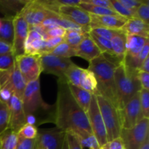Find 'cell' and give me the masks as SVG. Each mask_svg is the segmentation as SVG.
Returning a JSON list of instances; mask_svg holds the SVG:
<instances>
[{
	"instance_id": "7402d4cb",
	"label": "cell",
	"mask_w": 149,
	"mask_h": 149,
	"mask_svg": "<svg viewBox=\"0 0 149 149\" xmlns=\"http://www.w3.org/2000/svg\"><path fill=\"white\" fill-rule=\"evenodd\" d=\"M148 41V38L127 35L126 52L125 58H135L138 56L143 48L144 45Z\"/></svg>"
},
{
	"instance_id": "1f68e13d",
	"label": "cell",
	"mask_w": 149,
	"mask_h": 149,
	"mask_svg": "<svg viewBox=\"0 0 149 149\" xmlns=\"http://www.w3.org/2000/svg\"><path fill=\"white\" fill-rule=\"evenodd\" d=\"M10 112L7 104L0 100V135L9 128Z\"/></svg>"
},
{
	"instance_id": "ac0fdd59",
	"label": "cell",
	"mask_w": 149,
	"mask_h": 149,
	"mask_svg": "<svg viewBox=\"0 0 149 149\" xmlns=\"http://www.w3.org/2000/svg\"><path fill=\"white\" fill-rule=\"evenodd\" d=\"M25 54H43L45 52V39L43 35L34 29H29L24 45Z\"/></svg>"
},
{
	"instance_id": "83f0119b",
	"label": "cell",
	"mask_w": 149,
	"mask_h": 149,
	"mask_svg": "<svg viewBox=\"0 0 149 149\" xmlns=\"http://www.w3.org/2000/svg\"><path fill=\"white\" fill-rule=\"evenodd\" d=\"M78 6L90 14L94 15H118L114 10H111V9L94 6L93 4L84 2L82 0Z\"/></svg>"
},
{
	"instance_id": "5b68a950",
	"label": "cell",
	"mask_w": 149,
	"mask_h": 149,
	"mask_svg": "<svg viewBox=\"0 0 149 149\" xmlns=\"http://www.w3.org/2000/svg\"><path fill=\"white\" fill-rule=\"evenodd\" d=\"M96 98L104 122L107 141L110 142L120 137L122 127L119 111L101 95H96Z\"/></svg>"
},
{
	"instance_id": "4316f807",
	"label": "cell",
	"mask_w": 149,
	"mask_h": 149,
	"mask_svg": "<svg viewBox=\"0 0 149 149\" xmlns=\"http://www.w3.org/2000/svg\"><path fill=\"white\" fill-rule=\"evenodd\" d=\"M1 149H17V133L11 129H7L0 135Z\"/></svg>"
},
{
	"instance_id": "6da1fadb",
	"label": "cell",
	"mask_w": 149,
	"mask_h": 149,
	"mask_svg": "<svg viewBox=\"0 0 149 149\" xmlns=\"http://www.w3.org/2000/svg\"><path fill=\"white\" fill-rule=\"evenodd\" d=\"M53 118L56 127L65 132H72L77 138L93 134L87 113L74 100L65 79L58 80V93Z\"/></svg>"
},
{
	"instance_id": "603a6c76",
	"label": "cell",
	"mask_w": 149,
	"mask_h": 149,
	"mask_svg": "<svg viewBox=\"0 0 149 149\" xmlns=\"http://www.w3.org/2000/svg\"><path fill=\"white\" fill-rule=\"evenodd\" d=\"M67 84H68V89L76 102L78 103L79 106L81 108V109L84 112H87V109L90 106L93 95L80 87L72 85L68 82H67Z\"/></svg>"
},
{
	"instance_id": "d4e9b609",
	"label": "cell",
	"mask_w": 149,
	"mask_h": 149,
	"mask_svg": "<svg viewBox=\"0 0 149 149\" xmlns=\"http://www.w3.org/2000/svg\"><path fill=\"white\" fill-rule=\"evenodd\" d=\"M79 87L84 90H87L92 95H98L97 83L96 81L95 77L94 74L88 68L87 69L83 68L81 79H80Z\"/></svg>"
},
{
	"instance_id": "7a4b0ae2",
	"label": "cell",
	"mask_w": 149,
	"mask_h": 149,
	"mask_svg": "<svg viewBox=\"0 0 149 149\" xmlns=\"http://www.w3.org/2000/svg\"><path fill=\"white\" fill-rule=\"evenodd\" d=\"M119 65L102 54L90 62L88 69L94 74L98 95H101L119 110V101L114 82V71Z\"/></svg>"
},
{
	"instance_id": "2e32d148",
	"label": "cell",
	"mask_w": 149,
	"mask_h": 149,
	"mask_svg": "<svg viewBox=\"0 0 149 149\" xmlns=\"http://www.w3.org/2000/svg\"><path fill=\"white\" fill-rule=\"evenodd\" d=\"M7 104L10 112L9 129L17 133L20 128L27 123L22 101L15 95H12Z\"/></svg>"
},
{
	"instance_id": "52a82bcc",
	"label": "cell",
	"mask_w": 149,
	"mask_h": 149,
	"mask_svg": "<svg viewBox=\"0 0 149 149\" xmlns=\"http://www.w3.org/2000/svg\"><path fill=\"white\" fill-rule=\"evenodd\" d=\"M26 84L17 68L16 61L13 68L0 71V91L11 93L21 100Z\"/></svg>"
},
{
	"instance_id": "b9f144b4",
	"label": "cell",
	"mask_w": 149,
	"mask_h": 149,
	"mask_svg": "<svg viewBox=\"0 0 149 149\" xmlns=\"http://www.w3.org/2000/svg\"><path fill=\"white\" fill-rule=\"evenodd\" d=\"M65 137L68 143V149H83V147L81 146L78 138L74 133L70 132H66Z\"/></svg>"
},
{
	"instance_id": "5bb4252c",
	"label": "cell",
	"mask_w": 149,
	"mask_h": 149,
	"mask_svg": "<svg viewBox=\"0 0 149 149\" xmlns=\"http://www.w3.org/2000/svg\"><path fill=\"white\" fill-rule=\"evenodd\" d=\"M58 13L62 17L82 28L87 33H90L91 16L81 7L79 6H61Z\"/></svg>"
},
{
	"instance_id": "74e56055",
	"label": "cell",
	"mask_w": 149,
	"mask_h": 149,
	"mask_svg": "<svg viewBox=\"0 0 149 149\" xmlns=\"http://www.w3.org/2000/svg\"><path fill=\"white\" fill-rule=\"evenodd\" d=\"M135 17L149 24V1H143L135 11Z\"/></svg>"
},
{
	"instance_id": "8d00e7d4",
	"label": "cell",
	"mask_w": 149,
	"mask_h": 149,
	"mask_svg": "<svg viewBox=\"0 0 149 149\" xmlns=\"http://www.w3.org/2000/svg\"><path fill=\"white\" fill-rule=\"evenodd\" d=\"M15 65V57L13 53L0 55V71H8Z\"/></svg>"
},
{
	"instance_id": "f35d334b",
	"label": "cell",
	"mask_w": 149,
	"mask_h": 149,
	"mask_svg": "<svg viewBox=\"0 0 149 149\" xmlns=\"http://www.w3.org/2000/svg\"><path fill=\"white\" fill-rule=\"evenodd\" d=\"M78 138L79 141L83 148L87 147V148L90 149H100L98 142H97V139H96L93 134L86 135V136L82 137V138Z\"/></svg>"
},
{
	"instance_id": "ab89813d",
	"label": "cell",
	"mask_w": 149,
	"mask_h": 149,
	"mask_svg": "<svg viewBox=\"0 0 149 149\" xmlns=\"http://www.w3.org/2000/svg\"><path fill=\"white\" fill-rule=\"evenodd\" d=\"M35 139H26L17 135V149H34Z\"/></svg>"
},
{
	"instance_id": "9c48e42d",
	"label": "cell",
	"mask_w": 149,
	"mask_h": 149,
	"mask_svg": "<svg viewBox=\"0 0 149 149\" xmlns=\"http://www.w3.org/2000/svg\"><path fill=\"white\" fill-rule=\"evenodd\" d=\"M87 116L93 134L98 142L100 148L108 143L104 122L99 109L96 95H93L90 106L87 111Z\"/></svg>"
},
{
	"instance_id": "681fc988",
	"label": "cell",
	"mask_w": 149,
	"mask_h": 149,
	"mask_svg": "<svg viewBox=\"0 0 149 149\" xmlns=\"http://www.w3.org/2000/svg\"><path fill=\"white\" fill-rule=\"evenodd\" d=\"M81 0H56L57 4L61 6H78Z\"/></svg>"
},
{
	"instance_id": "277c9868",
	"label": "cell",
	"mask_w": 149,
	"mask_h": 149,
	"mask_svg": "<svg viewBox=\"0 0 149 149\" xmlns=\"http://www.w3.org/2000/svg\"><path fill=\"white\" fill-rule=\"evenodd\" d=\"M21 101L29 124H31L35 115L49 109V105L42 99L39 79L26 84Z\"/></svg>"
},
{
	"instance_id": "db71d44e",
	"label": "cell",
	"mask_w": 149,
	"mask_h": 149,
	"mask_svg": "<svg viewBox=\"0 0 149 149\" xmlns=\"http://www.w3.org/2000/svg\"><path fill=\"white\" fill-rule=\"evenodd\" d=\"M63 149H68V143H67L66 137H65V141H64V143H63Z\"/></svg>"
},
{
	"instance_id": "836d02e7",
	"label": "cell",
	"mask_w": 149,
	"mask_h": 149,
	"mask_svg": "<svg viewBox=\"0 0 149 149\" xmlns=\"http://www.w3.org/2000/svg\"><path fill=\"white\" fill-rule=\"evenodd\" d=\"M140 105L143 119L149 117V90L141 89L140 90Z\"/></svg>"
},
{
	"instance_id": "bcb514c9",
	"label": "cell",
	"mask_w": 149,
	"mask_h": 149,
	"mask_svg": "<svg viewBox=\"0 0 149 149\" xmlns=\"http://www.w3.org/2000/svg\"><path fill=\"white\" fill-rule=\"evenodd\" d=\"M89 33H81V34L79 35V36H76V37L74 38H71V39H65V42H66L67 44L71 46L72 47L74 48H77V46L81 43V41L84 39V38L86 36H87Z\"/></svg>"
},
{
	"instance_id": "9a60e30c",
	"label": "cell",
	"mask_w": 149,
	"mask_h": 149,
	"mask_svg": "<svg viewBox=\"0 0 149 149\" xmlns=\"http://www.w3.org/2000/svg\"><path fill=\"white\" fill-rule=\"evenodd\" d=\"M14 37L13 42V53L15 57L24 55V45L29 31V26L23 16H15L13 18Z\"/></svg>"
},
{
	"instance_id": "484cf974",
	"label": "cell",
	"mask_w": 149,
	"mask_h": 149,
	"mask_svg": "<svg viewBox=\"0 0 149 149\" xmlns=\"http://www.w3.org/2000/svg\"><path fill=\"white\" fill-rule=\"evenodd\" d=\"M0 39L10 45H13L14 37L13 18L2 17L0 18Z\"/></svg>"
},
{
	"instance_id": "e0dca14e",
	"label": "cell",
	"mask_w": 149,
	"mask_h": 149,
	"mask_svg": "<svg viewBox=\"0 0 149 149\" xmlns=\"http://www.w3.org/2000/svg\"><path fill=\"white\" fill-rule=\"evenodd\" d=\"M91 23L90 29L93 28H106V29L121 30L127 19L119 15H94L90 14Z\"/></svg>"
},
{
	"instance_id": "ffe728a7",
	"label": "cell",
	"mask_w": 149,
	"mask_h": 149,
	"mask_svg": "<svg viewBox=\"0 0 149 149\" xmlns=\"http://www.w3.org/2000/svg\"><path fill=\"white\" fill-rule=\"evenodd\" d=\"M121 30L126 35L145 38H148L149 36V24L137 17L127 20Z\"/></svg>"
},
{
	"instance_id": "60d3db41",
	"label": "cell",
	"mask_w": 149,
	"mask_h": 149,
	"mask_svg": "<svg viewBox=\"0 0 149 149\" xmlns=\"http://www.w3.org/2000/svg\"><path fill=\"white\" fill-rule=\"evenodd\" d=\"M64 41H65L64 37H52L46 39H45V52H49Z\"/></svg>"
},
{
	"instance_id": "30bf717a",
	"label": "cell",
	"mask_w": 149,
	"mask_h": 149,
	"mask_svg": "<svg viewBox=\"0 0 149 149\" xmlns=\"http://www.w3.org/2000/svg\"><path fill=\"white\" fill-rule=\"evenodd\" d=\"M65 133L58 127L38 130L34 149H63Z\"/></svg>"
},
{
	"instance_id": "cb8c5ba5",
	"label": "cell",
	"mask_w": 149,
	"mask_h": 149,
	"mask_svg": "<svg viewBox=\"0 0 149 149\" xmlns=\"http://www.w3.org/2000/svg\"><path fill=\"white\" fill-rule=\"evenodd\" d=\"M126 38L127 35L122 30L115 35L111 40V48L115 58L122 63L124 61L126 52Z\"/></svg>"
},
{
	"instance_id": "44dd1931",
	"label": "cell",
	"mask_w": 149,
	"mask_h": 149,
	"mask_svg": "<svg viewBox=\"0 0 149 149\" xmlns=\"http://www.w3.org/2000/svg\"><path fill=\"white\" fill-rule=\"evenodd\" d=\"M26 0H0V13L4 17L14 18L18 15L26 5Z\"/></svg>"
},
{
	"instance_id": "8992f818",
	"label": "cell",
	"mask_w": 149,
	"mask_h": 149,
	"mask_svg": "<svg viewBox=\"0 0 149 149\" xmlns=\"http://www.w3.org/2000/svg\"><path fill=\"white\" fill-rule=\"evenodd\" d=\"M149 119H141L130 129H122L120 138L125 149H140L147 138L149 137Z\"/></svg>"
},
{
	"instance_id": "f546056e",
	"label": "cell",
	"mask_w": 149,
	"mask_h": 149,
	"mask_svg": "<svg viewBox=\"0 0 149 149\" xmlns=\"http://www.w3.org/2000/svg\"><path fill=\"white\" fill-rule=\"evenodd\" d=\"M49 53L56 55V56L61 57V58H70V59H71V57L77 56L75 48L70 46L65 41L60 44L59 45H58L56 47L52 49L51 51H49Z\"/></svg>"
},
{
	"instance_id": "11a10c76",
	"label": "cell",
	"mask_w": 149,
	"mask_h": 149,
	"mask_svg": "<svg viewBox=\"0 0 149 149\" xmlns=\"http://www.w3.org/2000/svg\"><path fill=\"white\" fill-rule=\"evenodd\" d=\"M0 149H1V141H0Z\"/></svg>"
},
{
	"instance_id": "4dcf8cb0",
	"label": "cell",
	"mask_w": 149,
	"mask_h": 149,
	"mask_svg": "<svg viewBox=\"0 0 149 149\" xmlns=\"http://www.w3.org/2000/svg\"><path fill=\"white\" fill-rule=\"evenodd\" d=\"M90 33V36H91V38L95 42V43L96 44L97 47H98L99 49H100V50L101 51L102 54L106 55H109V56H111V58H115L113 53V51H112L111 43L110 40H108V39L102 38L100 37V36H96V35L93 34V33ZM116 61H117V60H116ZM118 62H119V61H118Z\"/></svg>"
},
{
	"instance_id": "3957f363",
	"label": "cell",
	"mask_w": 149,
	"mask_h": 149,
	"mask_svg": "<svg viewBox=\"0 0 149 149\" xmlns=\"http://www.w3.org/2000/svg\"><path fill=\"white\" fill-rule=\"evenodd\" d=\"M138 70L132 69L123 62L114 71V82L119 101V111L141 90Z\"/></svg>"
},
{
	"instance_id": "d6a6232c",
	"label": "cell",
	"mask_w": 149,
	"mask_h": 149,
	"mask_svg": "<svg viewBox=\"0 0 149 149\" xmlns=\"http://www.w3.org/2000/svg\"><path fill=\"white\" fill-rule=\"evenodd\" d=\"M110 1L111 3L113 10H114L119 15L127 19V20L135 17V12L128 10L127 8L124 7V6L119 2V0H110Z\"/></svg>"
},
{
	"instance_id": "7dc6e473",
	"label": "cell",
	"mask_w": 149,
	"mask_h": 149,
	"mask_svg": "<svg viewBox=\"0 0 149 149\" xmlns=\"http://www.w3.org/2000/svg\"><path fill=\"white\" fill-rule=\"evenodd\" d=\"M13 53V45L0 39V55Z\"/></svg>"
},
{
	"instance_id": "f5cc1de1",
	"label": "cell",
	"mask_w": 149,
	"mask_h": 149,
	"mask_svg": "<svg viewBox=\"0 0 149 149\" xmlns=\"http://www.w3.org/2000/svg\"><path fill=\"white\" fill-rule=\"evenodd\" d=\"M140 149H149V137L146 138V140L145 142L143 143V144Z\"/></svg>"
},
{
	"instance_id": "e575fe53",
	"label": "cell",
	"mask_w": 149,
	"mask_h": 149,
	"mask_svg": "<svg viewBox=\"0 0 149 149\" xmlns=\"http://www.w3.org/2000/svg\"><path fill=\"white\" fill-rule=\"evenodd\" d=\"M38 129L36 126L26 123L17 132V135L26 139H35L37 136Z\"/></svg>"
},
{
	"instance_id": "c3c4849f",
	"label": "cell",
	"mask_w": 149,
	"mask_h": 149,
	"mask_svg": "<svg viewBox=\"0 0 149 149\" xmlns=\"http://www.w3.org/2000/svg\"><path fill=\"white\" fill-rule=\"evenodd\" d=\"M107 145L109 149H125V146H124L120 137L110 141V142H108Z\"/></svg>"
},
{
	"instance_id": "816d5d0a",
	"label": "cell",
	"mask_w": 149,
	"mask_h": 149,
	"mask_svg": "<svg viewBox=\"0 0 149 149\" xmlns=\"http://www.w3.org/2000/svg\"><path fill=\"white\" fill-rule=\"evenodd\" d=\"M140 71H144V72L149 73V57H147L143 62L142 63L141 65L140 66L139 69Z\"/></svg>"
},
{
	"instance_id": "d590c367",
	"label": "cell",
	"mask_w": 149,
	"mask_h": 149,
	"mask_svg": "<svg viewBox=\"0 0 149 149\" xmlns=\"http://www.w3.org/2000/svg\"><path fill=\"white\" fill-rule=\"evenodd\" d=\"M121 30H114V29H106V28L97 27L91 29L90 33L111 41L112 38H113L115 35L117 34Z\"/></svg>"
},
{
	"instance_id": "8fae6325",
	"label": "cell",
	"mask_w": 149,
	"mask_h": 149,
	"mask_svg": "<svg viewBox=\"0 0 149 149\" xmlns=\"http://www.w3.org/2000/svg\"><path fill=\"white\" fill-rule=\"evenodd\" d=\"M72 63L70 58H61L49 52L41 54L42 72L57 76L59 79L65 80V72Z\"/></svg>"
},
{
	"instance_id": "4fadbf2b",
	"label": "cell",
	"mask_w": 149,
	"mask_h": 149,
	"mask_svg": "<svg viewBox=\"0 0 149 149\" xmlns=\"http://www.w3.org/2000/svg\"><path fill=\"white\" fill-rule=\"evenodd\" d=\"M119 111L122 129H130L143 119L140 105V92L135 94Z\"/></svg>"
},
{
	"instance_id": "f6af8a7d",
	"label": "cell",
	"mask_w": 149,
	"mask_h": 149,
	"mask_svg": "<svg viewBox=\"0 0 149 149\" xmlns=\"http://www.w3.org/2000/svg\"><path fill=\"white\" fill-rule=\"evenodd\" d=\"M82 1L86 3H88V4H93L94 6H97V7H105V8H109L113 10V7H112L110 0H82Z\"/></svg>"
},
{
	"instance_id": "f907efd6",
	"label": "cell",
	"mask_w": 149,
	"mask_h": 149,
	"mask_svg": "<svg viewBox=\"0 0 149 149\" xmlns=\"http://www.w3.org/2000/svg\"><path fill=\"white\" fill-rule=\"evenodd\" d=\"M81 33H81V32L76 31H72V30L66 31L65 36H64V39H71V38L76 37V36H79V35L81 34Z\"/></svg>"
},
{
	"instance_id": "7c38bea8",
	"label": "cell",
	"mask_w": 149,
	"mask_h": 149,
	"mask_svg": "<svg viewBox=\"0 0 149 149\" xmlns=\"http://www.w3.org/2000/svg\"><path fill=\"white\" fill-rule=\"evenodd\" d=\"M52 13L54 12L47 10L39 0H33L27 1L20 15L27 22L30 29L40 26Z\"/></svg>"
},
{
	"instance_id": "7bdbcfd3",
	"label": "cell",
	"mask_w": 149,
	"mask_h": 149,
	"mask_svg": "<svg viewBox=\"0 0 149 149\" xmlns=\"http://www.w3.org/2000/svg\"><path fill=\"white\" fill-rule=\"evenodd\" d=\"M119 2L128 10L135 12L143 1L141 0H119Z\"/></svg>"
},
{
	"instance_id": "ba28073f",
	"label": "cell",
	"mask_w": 149,
	"mask_h": 149,
	"mask_svg": "<svg viewBox=\"0 0 149 149\" xmlns=\"http://www.w3.org/2000/svg\"><path fill=\"white\" fill-rule=\"evenodd\" d=\"M17 68L26 84L39 79L42 71L41 55L24 54L15 58Z\"/></svg>"
},
{
	"instance_id": "ee69618b",
	"label": "cell",
	"mask_w": 149,
	"mask_h": 149,
	"mask_svg": "<svg viewBox=\"0 0 149 149\" xmlns=\"http://www.w3.org/2000/svg\"><path fill=\"white\" fill-rule=\"evenodd\" d=\"M138 78L141 84V89L149 90V73L138 70Z\"/></svg>"
},
{
	"instance_id": "d6986e66",
	"label": "cell",
	"mask_w": 149,
	"mask_h": 149,
	"mask_svg": "<svg viewBox=\"0 0 149 149\" xmlns=\"http://www.w3.org/2000/svg\"><path fill=\"white\" fill-rule=\"evenodd\" d=\"M76 52L77 56L86 60L89 63L102 55L101 51L90 36V33H88L77 46L76 48Z\"/></svg>"
},
{
	"instance_id": "f1b7e54d",
	"label": "cell",
	"mask_w": 149,
	"mask_h": 149,
	"mask_svg": "<svg viewBox=\"0 0 149 149\" xmlns=\"http://www.w3.org/2000/svg\"><path fill=\"white\" fill-rule=\"evenodd\" d=\"M83 68L78 66L75 63H73L68 68L66 72H65V80L68 83L72 84V85L80 86V79H81V73H82Z\"/></svg>"
}]
</instances>
